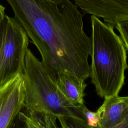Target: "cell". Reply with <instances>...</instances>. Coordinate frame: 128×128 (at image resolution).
<instances>
[{"label":"cell","instance_id":"6da1fadb","mask_svg":"<svg viewBox=\"0 0 128 128\" xmlns=\"http://www.w3.org/2000/svg\"><path fill=\"white\" fill-rule=\"evenodd\" d=\"M14 18L57 74L67 70L90 77L92 39L84 32L82 14L70 0H6Z\"/></svg>","mask_w":128,"mask_h":128},{"label":"cell","instance_id":"7a4b0ae2","mask_svg":"<svg viewBox=\"0 0 128 128\" xmlns=\"http://www.w3.org/2000/svg\"><path fill=\"white\" fill-rule=\"evenodd\" d=\"M22 75L26 110H40L58 118L64 128H90L82 110V104L70 102L58 88L56 73L28 49Z\"/></svg>","mask_w":128,"mask_h":128},{"label":"cell","instance_id":"3957f363","mask_svg":"<svg viewBox=\"0 0 128 128\" xmlns=\"http://www.w3.org/2000/svg\"><path fill=\"white\" fill-rule=\"evenodd\" d=\"M90 20L92 82L102 98L118 95L124 83L125 70L128 68L126 50L114 26L94 15Z\"/></svg>","mask_w":128,"mask_h":128},{"label":"cell","instance_id":"277c9868","mask_svg":"<svg viewBox=\"0 0 128 128\" xmlns=\"http://www.w3.org/2000/svg\"><path fill=\"white\" fill-rule=\"evenodd\" d=\"M29 38L14 18L6 14L0 26V86L24 72Z\"/></svg>","mask_w":128,"mask_h":128},{"label":"cell","instance_id":"5b68a950","mask_svg":"<svg viewBox=\"0 0 128 128\" xmlns=\"http://www.w3.org/2000/svg\"><path fill=\"white\" fill-rule=\"evenodd\" d=\"M26 90L22 74L0 86V128H9L25 108Z\"/></svg>","mask_w":128,"mask_h":128},{"label":"cell","instance_id":"8992f818","mask_svg":"<svg viewBox=\"0 0 128 128\" xmlns=\"http://www.w3.org/2000/svg\"><path fill=\"white\" fill-rule=\"evenodd\" d=\"M84 13L101 18L114 26L128 20V0H72Z\"/></svg>","mask_w":128,"mask_h":128},{"label":"cell","instance_id":"52a82bcc","mask_svg":"<svg viewBox=\"0 0 128 128\" xmlns=\"http://www.w3.org/2000/svg\"><path fill=\"white\" fill-rule=\"evenodd\" d=\"M96 112L98 128H128V96L104 98Z\"/></svg>","mask_w":128,"mask_h":128},{"label":"cell","instance_id":"ba28073f","mask_svg":"<svg viewBox=\"0 0 128 128\" xmlns=\"http://www.w3.org/2000/svg\"><path fill=\"white\" fill-rule=\"evenodd\" d=\"M56 78L59 89L70 102L74 105L84 104V91L87 86L85 80L67 70L58 72Z\"/></svg>","mask_w":128,"mask_h":128},{"label":"cell","instance_id":"9c48e42d","mask_svg":"<svg viewBox=\"0 0 128 128\" xmlns=\"http://www.w3.org/2000/svg\"><path fill=\"white\" fill-rule=\"evenodd\" d=\"M20 119L28 128H57L58 118L55 116L44 110H26L20 112Z\"/></svg>","mask_w":128,"mask_h":128},{"label":"cell","instance_id":"30bf717a","mask_svg":"<svg viewBox=\"0 0 128 128\" xmlns=\"http://www.w3.org/2000/svg\"><path fill=\"white\" fill-rule=\"evenodd\" d=\"M82 110L89 128H98V118L96 112H94L90 111L86 107L84 104L82 105Z\"/></svg>","mask_w":128,"mask_h":128},{"label":"cell","instance_id":"8fae6325","mask_svg":"<svg viewBox=\"0 0 128 128\" xmlns=\"http://www.w3.org/2000/svg\"><path fill=\"white\" fill-rule=\"evenodd\" d=\"M118 30L126 50L128 51V20L116 22L114 26Z\"/></svg>","mask_w":128,"mask_h":128},{"label":"cell","instance_id":"7c38bea8","mask_svg":"<svg viewBox=\"0 0 128 128\" xmlns=\"http://www.w3.org/2000/svg\"><path fill=\"white\" fill-rule=\"evenodd\" d=\"M5 14V8L0 4V26Z\"/></svg>","mask_w":128,"mask_h":128}]
</instances>
